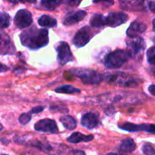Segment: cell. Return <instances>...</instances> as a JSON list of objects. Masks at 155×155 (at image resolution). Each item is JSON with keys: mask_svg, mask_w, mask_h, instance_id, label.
<instances>
[{"mask_svg": "<svg viewBox=\"0 0 155 155\" xmlns=\"http://www.w3.org/2000/svg\"><path fill=\"white\" fill-rule=\"evenodd\" d=\"M104 80L111 84H116L124 87H136L139 84L138 79L121 72L106 74L104 75Z\"/></svg>", "mask_w": 155, "mask_h": 155, "instance_id": "3957f363", "label": "cell"}, {"mask_svg": "<svg viewBox=\"0 0 155 155\" xmlns=\"http://www.w3.org/2000/svg\"><path fill=\"white\" fill-rule=\"evenodd\" d=\"M119 127L128 132H139L140 131V125L131 124V123H125L122 125H119Z\"/></svg>", "mask_w": 155, "mask_h": 155, "instance_id": "603a6c76", "label": "cell"}, {"mask_svg": "<svg viewBox=\"0 0 155 155\" xmlns=\"http://www.w3.org/2000/svg\"><path fill=\"white\" fill-rule=\"evenodd\" d=\"M1 54H13L15 51V46L13 45L10 38L8 35L5 33L1 34Z\"/></svg>", "mask_w": 155, "mask_h": 155, "instance_id": "5bb4252c", "label": "cell"}, {"mask_svg": "<svg viewBox=\"0 0 155 155\" xmlns=\"http://www.w3.org/2000/svg\"><path fill=\"white\" fill-rule=\"evenodd\" d=\"M60 109H61L60 106H52V107H50V110L51 111H59V112H63V113H67L68 112V110H67L66 107L63 108V110H60Z\"/></svg>", "mask_w": 155, "mask_h": 155, "instance_id": "4dcf8cb0", "label": "cell"}, {"mask_svg": "<svg viewBox=\"0 0 155 155\" xmlns=\"http://www.w3.org/2000/svg\"><path fill=\"white\" fill-rule=\"evenodd\" d=\"M60 122L62 123L64 127L66 128L67 130H72L73 131V130H74L76 128V125H77L76 120L74 117L69 116V115L62 116L60 118Z\"/></svg>", "mask_w": 155, "mask_h": 155, "instance_id": "ffe728a7", "label": "cell"}, {"mask_svg": "<svg viewBox=\"0 0 155 155\" xmlns=\"http://www.w3.org/2000/svg\"><path fill=\"white\" fill-rule=\"evenodd\" d=\"M106 155H127V154H124V153H110Z\"/></svg>", "mask_w": 155, "mask_h": 155, "instance_id": "e575fe53", "label": "cell"}, {"mask_svg": "<svg viewBox=\"0 0 155 155\" xmlns=\"http://www.w3.org/2000/svg\"><path fill=\"white\" fill-rule=\"evenodd\" d=\"M8 68H5V66H4V64H1V71L3 72V71H5V70H7Z\"/></svg>", "mask_w": 155, "mask_h": 155, "instance_id": "d590c367", "label": "cell"}, {"mask_svg": "<svg viewBox=\"0 0 155 155\" xmlns=\"http://www.w3.org/2000/svg\"><path fill=\"white\" fill-rule=\"evenodd\" d=\"M44 109H45L44 106H36V107H34L31 110L30 114H38V113H41Z\"/></svg>", "mask_w": 155, "mask_h": 155, "instance_id": "f546056e", "label": "cell"}, {"mask_svg": "<svg viewBox=\"0 0 155 155\" xmlns=\"http://www.w3.org/2000/svg\"><path fill=\"white\" fill-rule=\"evenodd\" d=\"M55 92L58 93V94H78L81 92L80 89L78 88H75L74 86L73 85H69V84H66V85H62V86H59L55 89Z\"/></svg>", "mask_w": 155, "mask_h": 155, "instance_id": "44dd1931", "label": "cell"}, {"mask_svg": "<svg viewBox=\"0 0 155 155\" xmlns=\"http://www.w3.org/2000/svg\"><path fill=\"white\" fill-rule=\"evenodd\" d=\"M153 42H154V44H155V38H153Z\"/></svg>", "mask_w": 155, "mask_h": 155, "instance_id": "74e56055", "label": "cell"}, {"mask_svg": "<svg viewBox=\"0 0 155 155\" xmlns=\"http://www.w3.org/2000/svg\"><path fill=\"white\" fill-rule=\"evenodd\" d=\"M14 21H15V25L18 28H21V29L26 28L29 25H31L33 22L32 14L26 9H21L16 13Z\"/></svg>", "mask_w": 155, "mask_h": 155, "instance_id": "ba28073f", "label": "cell"}, {"mask_svg": "<svg viewBox=\"0 0 155 155\" xmlns=\"http://www.w3.org/2000/svg\"><path fill=\"white\" fill-rule=\"evenodd\" d=\"M38 24L40 26H42L43 28H52L56 26L57 25V21L56 19H54V17L47 15H43L42 16L39 17L38 19Z\"/></svg>", "mask_w": 155, "mask_h": 155, "instance_id": "ac0fdd59", "label": "cell"}, {"mask_svg": "<svg viewBox=\"0 0 155 155\" xmlns=\"http://www.w3.org/2000/svg\"><path fill=\"white\" fill-rule=\"evenodd\" d=\"M132 57V54L128 50H116L112 53H109L104 59V65L109 69H118L121 68L129 59Z\"/></svg>", "mask_w": 155, "mask_h": 155, "instance_id": "7a4b0ae2", "label": "cell"}, {"mask_svg": "<svg viewBox=\"0 0 155 155\" xmlns=\"http://www.w3.org/2000/svg\"><path fill=\"white\" fill-rule=\"evenodd\" d=\"M147 26L145 24L140 22V21H134L131 24L129 28L126 31V35H128V38H135L138 37L139 35L145 32Z\"/></svg>", "mask_w": 155, "mask_h": 155, "instance_id": "7c38bea8", "label": "cell"}, {"mask_svg": "<svg viewBox=\"0 0 155 155\" xmlns=\"http://www.w3.org/2000/svg\"><path fill=\"white\" fill-rule=\"evenodd\" d=\"M86 12L84 10H78L72 12L67 15V16L64 19V25H72L74 24H77L81 20H83L86 16Z\"/></svg>", "mask_w": 155, "mask_h": 155, "instance_id": "4fadbf2b", "label": "cell"}, {"mask_svg": "<svg viewBox=\"0 0 155 155\" xmlns=\"http://www.w3.org/2000/svg\"><path fill=\"white\" fill-rule=\"evenodd\" d=\"M128 20V15L123 12H111L105 16L106 25L116 27L124 24Z\"/></svg>", "mask_w": 155, "mask_h": 155, "instance_id": "9c48e42d", "label": "cell"}, {"mask_svg": "<svg viewBox=\"0 0 155 155\" xmlns=\"http://www.w3.org/2000/svg\"><path fill=\"white\" fill-rule=\"evenodd\" d=\"M93 37V32L89 26H84L82 27L74 36L73 43L76 47H83L84 46L91 38Z\"/></svg>", "mask_w": 155, "mask_h": 155, "instance_id": "52a82bcc", "label": "cell"}, {"mask_svg": "<svg viewBox=\"0 0 155 155\" xmlns=\"http://www.w3.org/2000/svg\"><path fill=\"white\" fill-rule=\"evenodd\" d=\"M20 41L24 46L31 50L40 49L48 44V30L45 28L38 29L31 27L21 33Z\"/></svg>", "mask_w": 155, "mask_h": 155, "instance_id": "6da1fadb", "label": "cell"}, {"mask_svg": "<svg viewBox=\"0 0 155 155\" xmlns=\"http://www.w3.org/2000/svg\"><path fill=\"white\" fill-rule=\"evenodd\" d=\"M126 45L128 51L134 57H137L141 55L145 49L144 40L140 36L135 38H128L126 40Z\"/></svg>", "mask_w": 155, "mask_h": 155, "instance_id": "8992f818", "label": "cell"}, {"mask_svg": "<svg viewBox=\"0 0 155 155\" xmlns=\"http://www.w3.org/2000/svg\"><path fill=\"white\" fill-rule=\"evenodd\" d=\"M143 152L146 155H155L154 148L150 143H145L143 146Z\"/></svg>", "mask_w": 155, "mask_h": 155, "instance_id": "83f0119b", "label": "cell"}, {"mask_svg": "<svg viewBox=\"0 0 155 155\" xmlns=\"http://www.w3.org/2000/svg\"><path fill=\"white\" fill-rule=\"evenodd\" d=\"M72 74L80 78L84 84H98L103 81V75L97 71L87 68H74L70 69Z\"/></svg>", "mask_w": 155, "mask_h": 155, "instance_id": "277c9868", "label": "cell"}, {"mask_svg": "<svg viewBox=\"0 0 155 155\" xmlns=\"http://www.w3.org/2000/svg\"><path fill=\"white\" fill-rule=\"evenodd\" d=\"M90 25L94 28H102L106 25L105 16L101 14H95L90 20Z\"/></svg>", "mask_w": 155, "mask_h": 155, "instance_id": "d6986e66", "label": "cell"}, {"mask_svg": "<svg viewBox=\"0 0 155 155\" xmlns=\"http://www.w3.org/2000/svg\"><path fill=\"white\" fill-rule=\"evenodd\" d=\"M1 155H6V154H1Z\"/></svg>", "mask_w": 155, "mask_h": 155, "instance_id": "f35d334b", "label": "cell"}, {"mask_svg": "<svg viewBox=\"0 0 155 155\" xmlns=\"http://www.w3.org/2000/svg\"><path fill=\"white\" fill-rule=\"evenodd\" d=\"M136 149V143L131 138L123 140L118 147V151L121 153H132Z\"/></svg>", "mask_w": 155, "mask_h": 155, "instance_id": "e0dca14e", "label": "cell"}, {"mask_svg": "<svg viewBox=\"0 0 155 155\" xmlns=\"http://www.w3.org/2000/svg\"><path fill=\"white\" fill-rule=\"evenodd\" d=\"M143 5L144 3L143 1H121L120 2V5L122 8L127 10H133V11L144 10Z\"/></svg>", "mask_w": 155, "mask_h": 155, "instance_id": "2e32d148", "label": "cell"}, {"mask_svg": "<svg viewBox=\"0 0 155 155\" xmlns=\"http://www.w3.org/2000/svg\"><path fill=\"white\" fill-rule=\"evenodd\" d=\"M81 124L87 129H94L100 125V119L97 114L94 113H87L82 117Z\"/></svg>", "mask_w": 155, "mask_h": 155, "instance_id": "8fae6325", "label": "cell"}, {"mask_svg": "<svg viewBox=\"0 0 155 155\" xmlns=\"http://www.w3.org/2000/svg\"><path fill=\"white\" fill-rule=\"evenodd\" d=\"M148 91L149 93L152 94V95H154L155 96V84H152L148 87Z\"/></svg>", "mask_w": 155, "mask_h": 155, "instance_id": "d6a6232c", "label": "cell"}, {"mask_svg": "<svg viewBox=\"0 0 155 155\" xmlns=\"http://www.w3.org/2000/svg\"><path fill=\"white\" fill-rule=\"evenodd\" d=\"M63 1H42L41 2V5L44 6L45 9L48 10H54L55 9L58 5H60L61 4H63Z\"/></svg>", "mask_w": 155, "mask_h": 155, "instance_id": "7402d4cb", "label": "cell"}, {"mask_svg": "<svg viewBox=\"0 0 155 155\" xmlns=\"http://www.w3.org/2000/svg\"><path fill=\"white\" fill-rule=\"evenodd\" d=\"M67 155H85V153L82 150H72L67 153Z\"/></svg>", "mask_w": 155, "mask_h": 155, "instance_id": "f1b7e54d", "label": "cell"}, {"mask_svg": "<svg viewBox=\"0 0 155 155\" xmlns=\"http://www.w3.org/2000/svg\"><path fill=\"white\" fill-rule=\"evenodd\" d=\"M65 3L70 5H73V6H76L80 4V1H66Z\"/></svg>", "mask_w": 155, "mask_h": 155, "instance_id": "836d02e7", "label": "cell"}, {"mask_svg": "<svg viewBox=\"0 0 155 155\" xmlns=\"http://www.w3.org/2000/svg\"><path fill=\"white\" fill-rule=\"evenodd\" d=\"M153 31L155 32V19L153 20Z\"/></svg>", "mask_w": 155, "mask_h": 155, "instance_id": "8d00e7d4", "label": "cell"}, {"mask_svg": "<svg viewBox=\"0 0 155 155\" xmlns=\"http://www.w3.org/2000/svg\"><path fill=\"white\" fill-rule=\"evenodd\" d=\"M0 21H1V28L4 29L5 27H8L10 25V16L8 14L2 12L0 15Z\"/></svg>", "mask_w": 155, "mask_h": 155, "instance_id": "cb8c5ba5", "label": "cell"}, {"mask_svg": "<svg viewBox=\"0 0 155 155\" xmlns=\"http://www.w3.org/2000/svg\"><path fill=\"white\" fill-rule=\"evenodd\" d=\"M35 130L38 132L51 133V134H57L59 131L55 121L51 120V119L40 120L35 124Z\"/></svg>", "mask_w": 155, "mask_h": 155, "instance_id": "30bf717a", "label": "cell"}, {"mask_svg": "<svg viewBox=\"0 0 155 155\" xmlns=\"http://www.w3.org/2000/svg\"><path fill=\"white\" fill-rule=\"evenodd\" d=\"M57 51V61L59 64L64 65L74 60V55L71 52L70 46L66 42H60L56 46Z\"/></svg>", "mask_w": 155, "mask_h": 155, "instance_id": "5b68a950", "label": "cell"}, {"mask_svg": "<svg viewBox=\"0 0 155 155\" xmlns=\"http://www.w3.org/2000/svg\"><path fill=\"white\" fill-rule=\"evenodd\" d=\"M94 140V135H84L81 133H74L72 135H70L67 138V142L71 143H87Z\"/></svg>", "mask_w": 155, "mask_h": 155, "instance_id": "9a60e30c", "label": "cell"}, {"mask_svg": "<svg viewBox=\"0 0 155 155\" xmlns=\"http://www.w3.org/2000/svg\"><path fill=\"white\" fill-rule=\"evenodd\" d=\"M31 119H32L31 114H30V113H25V114H22L19 116L18 121H19V123H20L21 124L25 125V124H27L31 121Z\"/></svg>", "mask_w": 155, "mask_h": 155, "instance_id": "484cf974", "label": "cell"}, {"mask_svg": "<svg viewBox=\"0 0 155 155\" xmlns=\"http://www.w3.org/2000/svg\"><path fill=\"white\" fill-rule=\"evenodd\" d=\"M147 5H148V7L150 8V10L155 13V1H150L147 3Z\"/></svg>", "mask_w": 155, "mask_h": 155, "instance_id": "1f68e13d", "label": "cell"}, {"mask_svg": "<svg viewBox=\"0 0 155 155\" xmlns=\"http://www.w3.org/2000/svg\"><path fill=\"white\" fill-rule=\"evenodd\" d=\"M148 63L152 65H155V46L151 47L146 53Z\"/></svg>", "mask_w": 155, "mask_h": 155, "instance_id": "d4e9b609", "label": "cell"}, {"mask_svg": "<svg viewBox=\"0 0 155 155\" xmlns=\"http://www.w3.org/2000/svg\"><path fill=\"white\" fill-rule=\"evenodd\" d=\"M140 131H144L155 134V124H140Z\"/></svg>", "mask_w": 155, "mask_h": 155, "instance_id": "4316f807", "label": "cell"}]
</instances>
